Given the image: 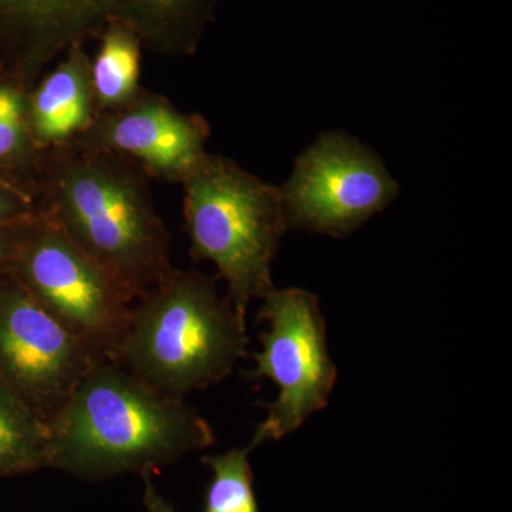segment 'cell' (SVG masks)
<instances>
[{"label":"cell","mask_w":512,"mask_h":512,"mask_svg":"<svg viewBox=\"0 0 512 512\" xmlns=\"http://www.w3.org/2000/svg\"><path fill=\"white\" fill-rule=\"evenodd\" d=\"M37 158L36 210L134 301L171 275L170 235L140 165L74 140Z\"/></svg>","instance_id":"1"},{"label":"cell","mask_w":512,"mask_h":512,"mask_svg":"<svg viewBox=\"0 0 512 512\" xmlns=\"http://www.w3.org/2000/svg\"><path fill=\"white\" fill-rule=\"evenodd\" d=\"M49 466L90 480L151 468L211 447L214 430L184 399L97 360L49 421Z\"/></svg>","instance_id":"2"},{"label":"cell","mask_w":512,"mask_h":512,"mask_svg":"<svg viewBox=\"0 0 512 512\" xmlns=\"http://www.w3.org/2000/svg\"><path fill=\"white\" fill-rule=\"evenodd\" d=\"M217 281L174 269L133 305L117 363L173 399L231 375L247 356V320L220 295Z\"/></svg>","instance_id":"3"},{"label":"cell","mask_w":512,"mask_h":512,"mask_svg":"<svg viewBox=\"0 0 512 512\" xmlns=\"http://www.w3.org/2000/svg\"><path fill=\"white\" fill-rule=\"evenodd\" d=\"M183 187L191 258L217 266L232 308L247 320L249 302L275 288L271 266L289 229L281 192L231 158L210 153Z\"/></svg>","instance_id":"4"},{"label":"cell","mask_w":512,"mask_h":512,"mask_svg":"<svg viewBox=\"0 0 512 512\" xmlns=\"http://www.w3.org/2000/svg\"><path fill=\"white\" fill-rule=\"evenodd\" d=\"M19 285L99 359L116 362L134 299L42 212L23 218Z\"/></svg>","instance_id":"5"},{"label":"cell","mask_w":512,"mask_h":512,"mask_svg":"<svg viewBox=\"0 0 512 512\" xmlns=\"http://www.w3.org/2000/svg\"><path fill=\"white\" fill-rule=\"evenodd\" d=\"M262 299L258 322L268 328L261 335V352L252 355L256 367L248 379L272 380L279 394L275 402L259 403L268 416L256 427L255 447L298 430L326 407L338 379L318 296L305 289L274 288Z\"/></svg>","instance_id":"6"},{"label":"cell","mask_w":512,"mask_h":512,"mask_svg":"<svg viewBox=\"0 0 512 512\" xmlns=\"http://www.w3.org/2000/svg\"><path fill=\"white\" fill-rule=\"evenodd\" d=\"M289 228L345 238L399 195L382 158L342 131L320 134L279 187Z\"/></svg>","instance_id":"7"},{"label":"cell","mask_w":512,"mask_h":512,"mask_svg":"<svg viewBox=\"0 0 512 512\" xmlns=\"http://www.w3.org/2000/svg\"><path fill=\"white\" fill-rule=\"evenodd\" d=\"M195 0H0L30 35L28 70L39 77L60 53L110 26H124L163 55L187 52Z\"/></svg>","instance_id":"8"},{"label":"cell","mask_w":512,"mask_h":512,"mask_svg":"<svg viewBox=\"0 0 512 512\" xmlns=\"http://www.w3.org/2000/svg\"><path fill=\"white\" fill-rule=\"evenodd\" d=\"M97 360L22 286L0 291V373L47 423Z\"/></svg>","instance_id":"9"},{"label":"cell","mask_w":512,"mask_h":512,"mask_svg":"<svg viewBox=\"0 0 512 512\" xmlns=\"http://www.w3.org/2000/svg\"><path fill=\"white\" fill-rule=\"evenodd\" d=\"M210 124L178 110L170 100L140 90L117 109L96 113L74 141L140 165L151 178L183 184L207 157Z\"/></svg>","instance_id":"10"},{"label":"cell","mask_w":512,"mask_h":512,"mask_svg":"<svg viewBox=\"0 0 512 512\" xmlns=\"http://www.w3.org/2000/svg\"><path fill=\"white\" fill-rule=\"evenodd\" d=\"M94 116L90 59L82 46H74L30 96V134L36 147L46 150L79 137Z\"/></svg>","instance_id":"11"},{"label":"cell","mask_w":512,"mask_h":512,"mask_svg":"<svg viewBox=\"0 0 512 512\" xmlns=\"http://www.w3.org/2000/svg\"><path fill=\"white\" fill-rule=\"evenodd\" d=\"M141 45L136 33L124 26L104 32L99 52L90 60L96 113L124 106L140 93Z\"/></svg>","instance_id":"12"},{"label":"cell","mask_w":512,"mask_h":512,"mask_svg":"<svg viewBox=\"0 0 512 512\" xmlns=\"http://www.w3.org/2000/svg\"><path fill=\"white\" fill-rule=\"evenodd\" d=\"M254 444L235 448L218 456L202 457V463L214 473L205 497L204 512H261L254 491V474L249 464V454ZM144 505L148 512H175L165 503L151 483L148 473H143Z\"/></svg>","instance_id":"13"},{"label":"cell","mask_w":512,"mask_h":512,"mask_svg":"<svg viewBox=\"0 0 512 512\" xmlns=\"http://www.w3.org/2000/svg\"><path fill=\"white\" fill-rule=\"evenodd\" d=\"M49 467V424L0 383V471Z\"/></svg>","instance_id":"14"},{"label":"cell","mask_w":512,"mask_h":512,"mask_svg":"<svg viewBox=\"0 0 512 512\" xmlns=\"http://www.w3.org/2000/svg\"><path fill=\"white\" fill-rule=\"evenodd\" d=\"M39 150L30 134L28 100L18 87L0 84V161Z\"/></svg>","instance_id":"15"},{"label":"cell","mask_w":512,"mask_h":512,"mask_svg":"<svg viewBox=\"0 0 512 512\" xmlns=\"http://www.w3.org/2000/svg\"><path fill=\"white\" fill-rule=\"evenodd\" d=\"M35 211L36 202L32 194H20L0 187V222L25 218Z\"/></svg>","instance_id":"16"},{"label":"cell","mask_w":512,"mask_h":512,"mask_svg":"<svg viewBox=\"0 0 512 512\" xmlns=\"http://www.w3.org/2000/svg\"><path fill=\"white\" fill-rule=\"evenodd\" d=\"M6 255H8V245L0 239V262L5 261Z\"/></svg>","instance_id":"17"}]
</instances>
